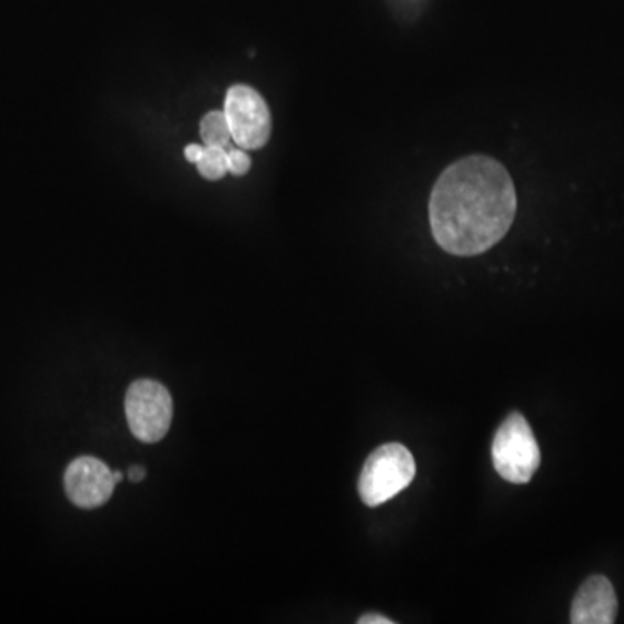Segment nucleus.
I'll list each match as a JSON object with an SVG mask.
<instances>
[{
	"mask_svg": "<svg viewBox=\"0 0 624 624\" xmlns=\"http://www.w3.org/2000/svg\"><path fill=\"white\" fill-rule=\"evenodd\" d=\"M517 195L507 169L483 155L458 160L440 174L428 201L434 238L452 256H479L507 235Z\"/></svg>",
	"mask_w": 624,
	"mask_h": 624,
	"instance_id": "obj_1",
	"label": "nucleus"
},
{
	"mask_svg": "<svg viewBox=\"0 0 624 624\" xmlns=\"http://www.w3.org/2000/svg\"><path fill=\"white\" fill-rule=\"evenodd\" d=\"M415 458L403 444H384L366 459L359 475V496L368 507H380L405 492L415 479Z\"/></svg>",
	"mask_w": 624,
	"mask_h": 624,
	"instance_id": "obj_2",
	"label": "nucleus"
},
{
	"mask_svg": "<svg viewBox=\"0 0 624 624\" xmlns=\"http://www.w3.org/2000/svg\"><path fill=\"white\" fill-rule=\"evenodd\" d=\"M542 462L538 443L521 413H512L493 440V464L502 479L526 484Z\"/></svg>",
	"mask_w": 624,
	"mask_h": 624,
	"instance_id": "obj_3",
	"label": "nucleus"
},
{
	"mask_svg": "<svg viewBox=\"0 0 624 624\" xmlns=\"http://www.w3.org/2000/svg\"><path fill=\"white\" fill-rule=\"evenodd\" d=\"M126 415L133 437L142 443H158L172 424V396L160 382L136 380L127 390Z\"/></svg>",
	"mask_w": 624,
	"mask_h": 624,
	"instance_id": "obj_4",
	"label": "nucleus"
},
{
	"mask_svg": "<svg viewBox=\"0 0 624 624\" xmlns=\"http://www.w3.org/2000/svg\"><path fill=\"white\" fill-rule=\"evenodd\" d=\"M225 113L232 141L244 150H259L271 138V113L256 89L232 86L226 96Z\"/></svg>",
	"mask_w": 624,
	"mask_h": 624,
	"instance_id": "obj_5",
	"label": "nucleus"
},
{
	"mask_svg": "<svg viewBox=\"0 0 624 624\" xmlns=\"http://www.w3.org/2000/svg\"><path fill=\"white\" fill-rule=\"evenodd\" d=\"M113 472L105 462L95 456H80L73 459L65 472V492L68 499L79 508L92 511L113 496Z\"/></svg>",
	"mask_w": 624,
	"mask_h": 624,
	"instance_id": "obj_6",
	"label": "nucleus"
},
{
	"mask_svg": "<svg viewBox=\"0 0 624 624\" xmlns=\"http://www.w3.org/2000/svg\"><path fill=\"white\" fill-rule=\"evenodd\" d=\"M617 597L607 577L592 576L577 590L571 608L573 624H613L616 621Z\"/></svg>",
	"mask_w": 624,
	"mask_h": 624,
	"instance_id": "obj_7",
	"label": "nucleus"
},
{
	"mask_svg": "<svg viewBox=\"0 0 624 624\" xmlns=\"http://www.w3.org/2000/svg\"><path fill=\"white\" fill-rule=\"evenodd\" d=\"M201 139L205 146H228L232 141L225 111H210L201 120Z\"/></svg>",
	"mask_w": 624,
	"mask_h": 624,
	"instance_id": "obj_8",
	"label": "nucleus"
},
{
	"mask_svg": "<svg viewBox=\"0 0 624 624\" xmlns=\"http://www.w3.org/2000/svg\"><path fill=\"white\" fill-rule=\"evenodd\" d=\"M201 177L219 181L228 174V151L225 146H205V153L197 164Z\"/></svg>",
	"mask_w": 624,
	"mask_h": 624,
	"instance_id": "obj_9",
	"label": "nucleus"
},
{
	"mask_svg": "<svg viewBox=\"0 0 624 624\" xmlns=\"http://www.w3.org/2000/svg\"><path fill=\"white\" fill-rule=\"evenodd\" d=\"M250 157L244 150H232L228 153V172L232 176H245L250 170Z\"/></svg>",
	"mask_w": 624,
	"mask_h": 624,
	"instance_id": "obj_10",
	"label": "nucleus"
},
{
	"mask_svg": "<svg viewBox=\"0 0 624 624\" xmlns=\"http://www.w3.org/2000/svg\"><path fill=\"white\" fill-rule=\"evenodd\" d=\"M205 148L204 146L189 145L185 150L186 160L191 161V164H198L204 157Z\"/></svg>",
	"mask_w": 624,
	"mask_h": 624,
	"instance_id": "obj_11",
	"label": "nucleus"
},
{
	"mask_svg": "<svg viewBox=\"0 0 624 624\" xmlns=\"http://www.w3.org/2000/svg\"><path fill=\"white\" fill-rule=\"evenodd\" d=\"M359 624H394L390 617L382 616V614H366L358 620Z\"/></svg>",
	"mask_w": 624,
	"mask_h": 624,
	"instance_id": "obj_12",
	"label": "nucleus"
},
{
	"mask_svg": "<svg viewBox=\"0 0 624 624\" xmlns=\"http://www.w3.org/2000/svg\"><path fill=\"white\" fill-rule=\"evenodd\" d=\"M127 477H129L130 483H141V481H145L146 471L141 465H132L127 472Z\"/></svg>",
	"mask_w": 624,
	"mask_h": 624,
	"instance_id": "obj_13",
	"label": "nucleus"
},
{
	"mask_svg": "<svg viewBox=\"0 0 624 624\" xmlns=\"http://www.w3.org/2000/svg\"><path fill=\"white\" fill-rule=\"evenodd\" d=\"M113 479H115V483H117V484L122 483V481H123L122 472H118V471L113 472Z\"/></svg>",
	"mask_w": 624,
	"mask_h": 624,
	"instance_id": "obj_14",
	"label": "nucleus"
}]
</instances>
